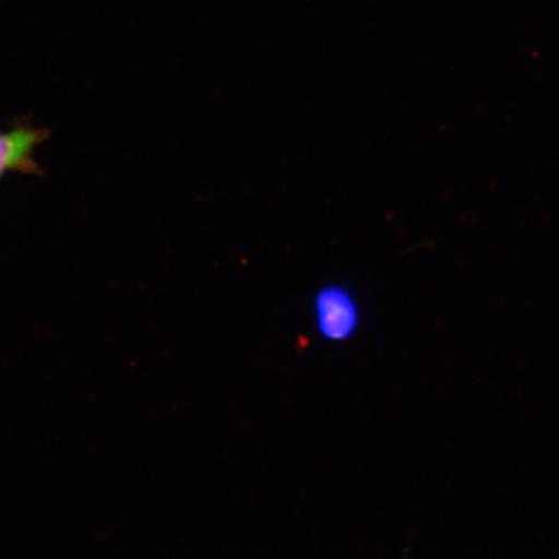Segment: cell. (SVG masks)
I'll return each mask as SVG.
<instances>
[{"label": "cell", "mask_w": 559, "mask_h": 559, "mask_svg": "<svg viewBox=\"0 0 559 559\" xmlns=\"http://www.w3.org/2000/svg\"><path fill=\"white\" fill-rule=\"evenodd\" d=\"M312 318L321 338L342 344L359 331L361 311L352 289L344 284L330 283L314 293Z\"/></svg>", "instance_id": "6da1fadb"}]
</instances>
